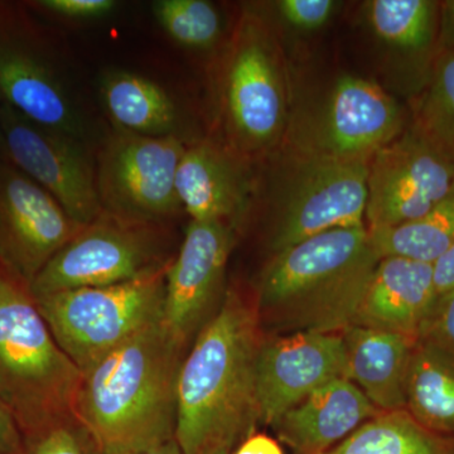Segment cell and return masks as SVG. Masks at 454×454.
I'll list each match as a JSON object with an SVG mask.
<instances>
[{
    "instance_id": "6da1fadb",
    "label": "cell",
    "mask_w": 454,
    "mask_h": 454,
    "mask_svg": "<svg viewBox=\"0 0 454 454\" xmlns=\"http://www.w3.org/2000/svg\"><path fill=\"white\" fill-rule=\"evenodd\" d=\"M262 325L256 301L227 289L182 361L175 438L182 454L231 448L259 422L256 365Z\"/></svg>"
},
{
    "instance_id": "7a4b0ae2",
    "label": "cell",
    "mask_w": 454,
    "mask_h": 454,
    "mask_svg": "<svg viewBox=\"0 0 454 454\" xmlns=\"http://www.w3.org/2000/svg\"><path fill=\"white\" fill-rule=\"evenodd\" d=\"M184 349L160 319L82 372L76 418L100 454H133L175 438Z\"/></svg>"
},
{
    "instance_id": "3957f363",
    "label": "cell",
    "mask_w": 454,
    "mask_h": 454,
    "mask_svg": "<svg viewBox=\"0 0 454 454\" xmlns=\"http://www.w3.org/2000/svg\"><path fill=\"white\" fill-rule=\"evenodd\" d=\"M379 260L366 226L330 230L273 254L256 295L260 322L286 334L342 333Z\"/></svg>"
},
{
    "instance_id": "277c9868",
    "label": "cell",
    "mask_w": 454,
    "mask_h": 454,
    "mask_svg": "<svg viewBox=\"0 0 454 454\" xmlns=\"http://www.w3.org/2000/svg\"><path fill=\"white\" fill-rule=\"evenodd\" d=\"M82 376L51 333L31 283L0 254V402L23 434L76 418Z\"/></svg>"
},
{
    "instance_id": "5b68a950",
    "label": "cell",
    "mask_w": 454,
    "mask_h": 454,
    "mask_svg": "<svg viewBox=\"0 0 454 454\" xmlns=\"http://www.w3.org/2000/svg\"><path fill=\"white\" fill-rule=\"evenodd\" d=\"M278 46L267 18L245 12L221 68L226 146L247 162L273 148L288 121V90Z\"/></svg>"
},
{
    "instance_id": "8992f818",
    "label": "cell",
    "mask_w": 454,
    "mask_h": 454,
    "mask_svg": "<svg viewBox=\"0 0 454 454\" xmlns=\"http://www.w3.org/2000/svg\"><path fill=\"white\" fill-rule=\"evenodd\" d=\"M169 264L130 282L35 295L56 342L80 372L163 318Z\"/></svg>"
},
{
    "instance_id": "52a82bcc",
    "label": "cell",
    "mask_w": 454,
    "mask_h": 454,
    "mask_svg": "<svg viewBox=\"0 0 454 454\" xmlns=\"http://www.w3.org/2000/svg\"><path fill=\"white\" fill-rule=\"evenodd\" d=\"M164 223L125 219L103 211L32 280L35 297L130 282L172 262Z\"/></svg>"
},
{
    "instance_id": "ba28073f",
    "label": "cell",
    "mask_w": 454,
    "mask_h": 454,
    "mask_svg": "<svg viewBox=\"0 0 454 454\" xmlns=\"http://www.w3.org/2000/svg\"><path fill=\"white\" fill-rule=\"evenodd\" d=\"M276 193L273 254L312 236L365 225L369 162H343L293 152Z\"/></svg>"
},
{
    "instance_id": "9c48e42d",
    "label": "cell",
    "mask_w": 454,
    "mask_h": 454,
    "mask_svg": "<svg viewBox=\"0 0 454 454\" xmlns=\"http://www.w3.org/2000/svg\"><path fill=\"white\" fill-rule=\"evenodd\" d=\"M187 146L179 134L149 137L114 130L95 157L103 211L145 223L172 219L184 210L176 177Z\"/></svg>"
},
{
    "instance_id": "30bf717a",
    "label": "cell",
    "mask_w": 454,
    "mask_h": 454,
    "mask_svg": "<svg viewBox=\"0 0 454 454\" xmlns=\"http://www.w3.org/2000/svg\"><path fill=\"white\" fill-rule=\"evenodd\" d=\"M454 184V167L413 125L373 154L367 175L369 231L420 219Z\"/></svg>"
},
{
    "instance_id": "8fae6325",
    "label": "cell",
    "mask_w": 454,
    "mask_h": 454,
    "mask_svg": "<svg viewBox=\"0 0 454 454\" xmlns=\"http://www.w3.org/2000/svg\"><path fill=\"white\" fill-rule=\"evenodd\" d=\"M8 162L43 187L80 225L103 212L95 157L85 140L35 124L7 104L0 106Z\"/></svg>"
},
{
    "instance_id": "7c38bea8",
    "label": "cell",
    "mask_w": 454,
    "mask_h": 454,
    "mask_svg": "<svg viewBox=\"0 0 454 454\" xmlns=\"http://www.w3.org/2000/svg\"><path fill=\"white\" fill-rule=\"evenodd\" d=\"M404 125L402 107L384 89L348 74L334 83L295 149L343 162H370L376 152L404 133Z\"/></svg>"
},
{
    "instance_id": "4fadbf2b",
    "label": "cell",
    "mask_w": 454,
    "mask_h": 454,
    "mask_svg": "<svg viewBox=\"0 0 454 454\" xmlns=\"http://www.w3.org/2000/svg\"><path fill=\"white\" fill-rule=\"evenodd\" d=\"M234 241L231 223L191 220L181 249L167 269L162 321L184 348L196 339L223 300L227 262Z\"/></svg>"
},
{
    "instance_id": "5bb4252c",
    "label": "cell",
    "mask_w": 454,
    "mask_h": 454,
    "mask_svg": "<svg viewBox=\"0 0 454 454\" xmlns=\"http://www.w3.org/2000/svg\"><path fill=\"white\" fill-rule=\"evenodd\" d=\"M82 226L37 182L0 160V254L29 283Z\"/></svg>"
},
{
    "instance_id": "9a60e30c",
    "label": "cell",
    "mask_w": 454,
    "mask_h": 454,
    "mask_svg": "<svg viewBox=\"0 0 454 454\" xmlns=\"http://www.w3.org/2000/svg\"><path fill=\"white\" fill-rule=\"evenodd\" d=\"M337 379H348L340 333H298L264 340L256 365L259 422L274 423Z\"/></svg>"
},
{
    "instance_id": "2e32d148",
    "label": "cell",
    "mask_w": 454,
    "mask_h": 454,
    "mask_svg": "<svg viewBox=\"0 0 454 454\" xmlns=\"http://www.w3.org/2000/svg\"><path fill=\"white\" fill-rule=\"evenodd\" d=\"M0 5V100L26 119L85 140V127L53 68Z\"/></svg>"
},
{
    "instance_id": "e0dca14e",
    "label": "cell",
    "mask_w": 454,
    "mask_h": 454,
    "mask_svg": "<svg viewBox=\"0 0 454 454\" xmlns=\"http://www.w3.org/2000/svg\"><path fill=\"white\" fill-rule=\"evenodd\" d=\"M247 160L210 140L188 145L176 177L182 208L195 221L236 223L243 217L252 178Z\"/></svg>"
},
{
    "instance_id": "ac0fdd59",
    "label": "cell",
    "mask_w": 454,
    "mask_h": 454,
    "mask_svg": "<svg viewBox=\"0 0 454 454\" xmlns=\"http://www.w3.org/2000/svg\"><path fill=\"white\" fill-rule=\"evenodd\" d=\"M435 304L433 264L387 256L376 265L354 325L419 340Z\"/></svg>"
},
{
    "instance_id": "d6986e66",
    "label": "cell",
    "mask_w": 454,
    "mask_h": 454,
    "mask_svg": "<svg viewBox=\"0 0 454 454\" xmlns=\"http://www.w3.org/2000/svg\"><path fill=\"white\" fill-rule=\"evenodd\" d=\"M380 413L354 381L337 379L293 406L273 427L298 453L319 454Z\"/></svg>"
},
{
    "instance_id": "ffe728a7",
    "label": "cell",
    "mask_w": 454,
    "mask_h": 454,
    "mask_svg": "<svg viewBox=\"0 0 454 454\" xmlns=\"http://www.w3.org/2000/svg\"><path fill=\"white\" fill-rule=\"evenodd\" d=\"M340 337L349 380L381 413L406 411L409 367L418 340L354 325Z\"/></svg>"
},
{
    "instance_id": "44dd1931",
    "label": "cell",
    "mask_w": 454,
    "mask_h": 454,
    "mask_svg": "<svg viewBox=\"0 0 454 454\" xmlns=\"http://www.w3.org/2000/svg\"><path fill=\"white\" fill-rule=\"evenodd\" d=\"M101 98L115 129L149 137L177 134L175 101L162 86L142 74L110 71L101 82Z\"/></svg>"
},
{
    "instance_id": "7402d4cb",
    "label": "cell",
    "mask_w": 454,
    "mask_h": 454,
    "mask_svg": "<svg viewBox=\"0 0 454 454\" xmlns=\"http://www.w3.org/2000/svg\"><path fill=\"white\" fill-rule=\"evenodd\" d=\"M406 411L438 434L454 432V356L428 340H418L414 348Z\"/></svg>"
},
{
    "instance_id": "603a6c76",
    "label": "cell",
    "mask_w": 454,
    "mask_h": 454,
    "mask_svg": "<svg viewBox=\"0 0 454 454\" xmlns=\"http://www.w3.org/2000/svg\"><path fill=\"white\" fill-rule=\"evenodd\" d=\"M319 454H454V443L424 428L408 411H395L376 415Z\"/></svg>"
},
{
    "instance_id": "cb8c5ba5",
    "label": "cell",
    "mask_w": 454,
    "mask_h": 454,
    "mask_svg": "<svg viewBox=\"0 0 454 454\" xmlns=\"http://www.w3.org/2000/svg\"><path fill=\"white\" fill-rule=\"evenodd\" d=\"M369 240L380 259L400 256L434 264L454 244V184L420 219L369 231Z\"/></svg>"
},
{
    "instance_id": "d4e9b609",
    "label": "cell",
    "mask_w": 454,
    "mask_h": 454,
    "mask_svg": "<svg viewBox=\"0 0 454 454\" xmlns=\"http://www.w3.org/2000/svg\"><path fill=\"white\" fill-rule=\"evenodd\" d=\"M438 3L430 0H372L366 18L376 37L404 53L424 52L434 42Z\"/></svg>"
},
{
    "instance_id": "484cf974",
    "label": "cell",
    "mask_w": 454,
    "mask_h": 454,
    "mask_svg": "<svg viewBox=\"0 0 454 454\" xmlns=\"http://www.w3.org/2000/svg\"><path fill=\"white\" fill-rule=\"evenodd\" d=\"M413 127L454 167V49L439 53Z\"/></svg>"
},
{
    "instance_id": "4316f807",
    "label": "cell",
    "mask_w": 454,
    "mask_h": 454,
    "mask_svg": "<svg viewBox=\"0 0 454 454\" xmlns=\"http://www.w3.org/2000/svg\"><path fill=\"white\" fill-rule=\"evenodd\" d=\"M164 32L187 49L210 50L219 42L223 25L214 4L205 0H158L152 4Z\"/></svg>"
},
{
    "instance_id": "83f0119b",
    "label": "cell",
    "mask_w": 454,
    "mask_h": 454,
    "mask_svg": "<svg viewBox=\"0 0 454 454\" xmlns=\"http://www.w3.org/2000/svg\"><path fill=\"white\" fill-rule=\"evenodd\" d=\"M33 438L28 454H91L98 450L88 428L77 418L65 420Z\"/></svg>"
},
{
    "instance_id": "f1b7e54d",
    "label": "cell",
    "mask_w": 454,
    "mask_h": 454,
    "mask_svg": "<svg viewBox=\"0 0 454 454\" xmlns=\"http://www.w3.org/2000/svg\"><path fill=\"white\" fill-rule=\"evenodd\" d=\"M337 3L333 0H279L274 3L278 16L297 31L322 28L333 17Z\"/></svg>"
},
{
    "instance_id": "f546056e",
    "label": "cell",
    "mask_w": 454,
    "mask_h": 454,
    "mask_svg": "<svg viewBox=\"0 0 454 454\" xmlns=\"http://www.w3.org/2000/svg\"><path fill=\"white\" fill-rule=\"evenodd\" d=\"M35 4L47 13L71 20H100L118 7L114 0H41Z\"/></svg>"
},
{
    "instance_id": "4dcf8cb0",
    "label": "cell",
    "mask_w": 454,
    "mask_h": 454,
    "mask_svg": "<svg viewBox=\"0 0 454 454\" xmlns=\"http://www.w3.org/2000/svg\"><path fill=\"white\" fill-rule=\"evenodd\" d=\"M420 339L435 343L454 356V292L437 301Z\"/></svg>"
},
{
    "instance_id": "1f68e13d",
    "label": "cell",
    "mask_w": 454,
    "mask_h": 454,
    "mask_svg": "<svg viewBox=\"0 0 454 454\" xmlns=\"http://www.w3.org/2000/svg\"><path fill=\"white\" fill-rule=\"evenodd\" d=\"M22 434L13 415L0 402V454H20Z\"/></svg>"
},
{
    "instance_id": "d6a6232c",
    "label": "cell",
    "mask_w": 454,
    "mask_h": 454,
    "mask_svg": "<svg viewBox=\"0 0 454 454\" xmlns=\"http://www.w3.org/2000/svg\"><path fill=\"white\" fill-rule=\"evenodd\" d=\"M437 301L454 292V244L433 264Z\"/></svg>"
},
{
    "instance_id": "836d02e7",
    "label": "cell",
    "mask_w": 454,
    "mask_h": 454,
    "mask_svg": "<svg viewBox=\"0 0 454 454\" xmlns=\"http://www.w3.org/2000/svg\"><path fill=\"white\" fill-rule=\"evenodd\" d=\"M235 454H284L277 441L265 434L249 435Z\"/></svg>"
},
{
    "instance_id": "e575fe53",
    "label": "cell",
    "mask_w": 454,
    "mask_h": 454,
    "mask_svg": "<svg viewBox=\"0 0 454 454\" xmlns=\"http://www.w3.org/2000/svg\"><path fill=\"white\" fill-rule=\"evenodd\" d=\"M443 25L446 27L447 40L454 49V0L443 4Z\"/></svg>"
},
{
    "instance_id": "d590c367",
    "label": "cell",
    "mask_w": 454,
    "mask_h": 454,
    "mask_svg": "<svg viewBox=\"0 0 454 454\" xmlns=\"http://www.w3.org/2000/svg\"><path fill=\"white\" fill-rule=\"evenodd\" d=\"M133 454H182L176 438Z\"/></svg>"
},
{
    "instance_id": "8d00e7d4",
    "label": "cell",
    "mask_w": 454,
    "mask_h": 454,
    "mask_svg": "<svg viewBox=\"0 0 454 454\" xmlns=\"http://www.w3.org/2000/svg\"><path fill=\"white\" fill-rule=\"evenodd\" d=\"M0 106H2V100H0ZM0 160H7V155H5L4 139H3L2 121H0Z\"/></svg>"
},
{
    "instance_id": "74e56055",
    "label": "cell",
    "mask_w": 454,
    "mask_h": 454,
    "mask_svg": "<svg viewBox=\"0 0 454 454\" xmlns=\"http://www.w3.org/2000/svg\"><path fill=\"white\" fill-rule=\"evenodd\" d=\"M202 454H230V448L227 447H215L211 450H206Z\"/></svg>"
}]
</instances>
